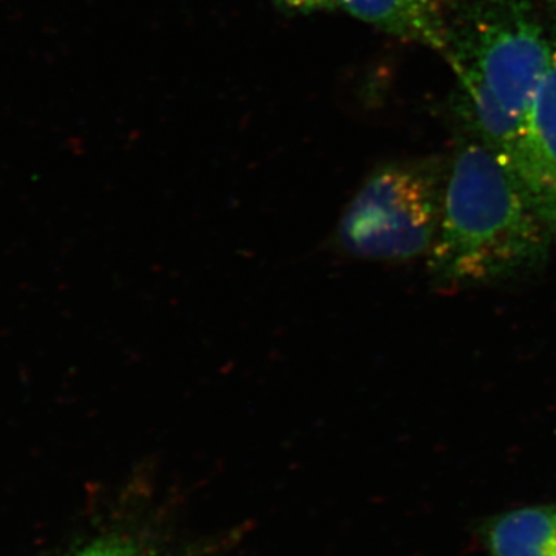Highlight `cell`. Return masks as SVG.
Wrapping results in <instances>:
<instances>
[{
  "label": "cell",
  "mask_w": 556,
  "mask_h": 556,
  "mask_svg": "<svg viewBox=\"0 0 556 556\" xmlns=\"http://www.w3.org/2000/svg\"><path fill=\"white\" fill-rule=\"evenodd\" d=\"M336 3L338 10L357 21L447 58L448 22L439 0H336Z\"/></svg>",
  "instance_id": "obj_5"
},
{
  "label": "cell",
  "mask_w": 556,
  "mask_h": 556,
  "mask_svg": "<svg viewBox=\"0 0 556 556\" xmlns=\"http://www.w3.org/2000/svg\"><path fill=\"white\" fill-rule=\"evenodd\" d=\"M495 556H556V510L527 507L497 518L489 530Z\"/></svg>",
  "instance_id": "obj_7"
},
{
  "label": "cell",
  "mask_w": 556,
  "mask_h": 556,
  "mask_svg": "<svg viewBox=\"0 0 556 556\" xmlns=\"http://www.w3.org/2000/svg\"><path fill=\"white\" fill-rule=\"evenodd\" d=\"M555 51H556V43H555Z\"/></svg>",
  "instance_id": "obj_12"
},
{
  "label": "cell",
  "mask_w": 556,
  "mask_h": 556,
  "mask_svg": "<svg viewBox=\"0 0 556 556\" xmlns=\"http://www.w3.org/2000/svg\"><path fill=\"white\" fill-rule=\"evenodd\" d=\"M556 229V228H555Z\"/></svg>",
  "instance_id": "obj_13"
},
{
  "label": "cell",
  "mask_w": 556,
  "mask_h": 556,
  "mask_svg": "<svg viewBox=\"0 0 556 556\" xmlns=\"http://www.w3.org/2000/svg\"><path fill=\"white\" fill-rule=\"evenodd\" d=\"M450 67L453 68L459 87L457 110L463 115L464 123L470 124L471 137L484 142L511 169L522 121L515 118L471 70L457 62H452Z\"/></svg>",
  "instance_id": "obj_6"
},
{
  "label": "cell",
  "mask_w": 556,
  "mask_h": 556,
  "mask_svg": "<svg viewBox=\"0 0 556 556\" xmlns=\"http://www.w3.org/2000/svg\"><path fill=\"white\" fill-rule=\"evenodd\" d=\"M75 556H149L130 544L118 543V541H102L91 544Z\"/></svg>",
  "instance_id": "obj_8"
},
{
  "label": "cell",
  "mask_w": 556,
  "mask_h": 556,
  "mask_svg": "<svg viewBox=\"0 0 556 556\" xmlns=\"http://www.w3.org/2000/svg\"><path fill=\"white\" fill-rule=\"evenodd\" d=\"M554 229L506 161L478 138L460 142L442 179L428 269L445 288L501 283L540 268Z\"/></svg>",
  "instance_id": "obj_1"
},
{
  "label": "cell",
  "mask_w": 556,
  "mask_h": 556,
  "mask_svg": "<svg viewBox=\"0 0 556 556\" xmlns=\"http://www.w3.org/2000/svg\"><path fill=\"white\" fill-rule=\"evenodd\" d=\"M459 9L448 24L445 60L471 70L522 121L554 61V46L536 14L526 0L467 3Z\"/></svg>",
  "instance_id": "obj_3"
},
{
  "label": "cell",
  "mask_w": 556,
  "mask_h": 556,
  "mask_svg": "<svg viewBox=\"0 0 556 556\" xmlns=\"http://www.w3.org/2000/svg\"><path fill=\"white\" fill-rule=\"evenodd\" d=\"M455 5H467V3H478V2H495V0H452Z\"/></svg>",
  "instance_id": "obj_10"
},
{
  "label": "cell",
  "mask_w": 556,
  "mask_h": 556,
  "mask_svg": "<svg viewBox=\"0 0 556 556\" xmlns=\"http://www.w3.org/2000/svg\"><path fill=\"white\" fill-rule=\"evenodd\" d=\"M511 170L535 206L556 228V51L546 78L522 116Z\"/></svg>",
  "instance_id": "obj_4"
},
{
  "label": "cell",
  "mask_w": 556,
  "mask_h": 556,
  "mask_svg": "<svg viewBox=\"0 0 556 556\" xmlns=\"http://www.w3.org/2000/svg\"><path fill=\"white\" fill-rule=\"evenodd\" d=\"M278 7L295 13H317V11L338 10L336 0H273Z\"/></svg>",
  "instance_id": "obj_9"
},
{
  "label": "cell",
  "mask_w": 556,
  "mask_h": 556,
  "mask_svg": "<svg viewBox=\"0 0 556 556\" xmlns=\"http://www.w3.org/2000/svg\"><path fill=\"white\" fill-rule=\"evenodd\" d=\"M442 179L424 164L379 167L362 182L339 218L336 249L365 262L427 257L441 217Z\"/></svg>",
  "instance_id": "obj_2"
},
{
  "label": "cell",
  "mask_w": 556,
  "mask_h": 556,
  "mask_svg": "<svg viewBox=\"0 0 556 556\" xmlns=\"http://www.w3.org/2000/svg\"><path fill=\"white\" fill-rule=\"evenodd\" d=\"M555 244H556V229L554 230Z\"/></svg>",
  "instance_id": "obj_11"
}]
</instances>
